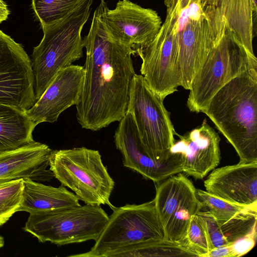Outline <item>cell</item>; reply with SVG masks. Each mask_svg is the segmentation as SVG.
<instances>
[{"label": "cell", "instance_id": "obj_1", "mask_svg": "<svg viewBox=\"0 0 257 257\" xmlns=\"http://www.w3.org/2000/svg\"><path fill=\"white\" fill-rule=\"evenodd\" d=\"M85 77L76 116L83 128L99 131L119 121L127 112L131 84L136 73L134 51L113 39L103 22L100 5L83 39Z\"/></svg>", "mask_w": 257, "mask_h": 257}, {"label": "cell", "instance_id": "obj_2", "mask_svg": "<svg viewBox=\"0 0 257 257\" xmlns=\"http://www.w3.org/2000/svg\"><path fill=\"white\" fill-rule=\"evenodd\" d=\"M203 113L234 148L239 162L257 161V68L224 85Z\"/></svg>", "mask_w": 257, "mask_h": 257}, {"label": "cell", "instance_id": "obj_3", "mask_svg": "<svg viewBox=\"0 0 257 257\" xmlns=\"http://www.w3.org/2000/svg\"><path fill=\"white\" fill-rule=\"evenodd\" d=\"M93 2L82 0L64 18L42 27L43 37L32 54L36 100L60 71L83 56L84 47L81 34L90 16Z\"/></svg>", "mask_w": 257, "mask_h": 257}, {"label": "cell", "instance_id": "obj_4", "mask_svg": "<svg viewBox=\"0 0 257 257\" xmlns=\"http://www.w3.org/2000/svg\"><path fill=\"white\" fill-rule=\"evenodd\" d=\"M49 169L61 185L85 204L115 208L109 200L115 183L98 151L85 147L53 150Z\"/></svg>", "mask_w": 257, "mask_h": 257}, {"label": "cell", "instance_id": "obj_5", "mask_svg": "<svg viewBox=\"0 0 257 257\" xmlns=\"http://www.w3.org/2000/svg\"><path fill=\"white\" fill-rule=\"evenodd\" d=\"M252 68H257L255 55L226 28L192 81L187 101L190 111L203 113L221 88Z\"/></svg>", "mask_w": 257, "mask_h": 257}, {"label": "cell", "instance_id": "obj_6", "mask_svg": "<svg viewBox=\"0 0 257 257\" xmlns=\"http://www.w3.org/2000/svg\"><path fill=\"white\" fill-rule=\"evenodd\" d=\"M108 217L99 205H80L31 212L23 229L41 242L59 246L95 241Z\"/></svg>", "mask_w": 257, "mask_h": 257}, {"label": "cell", "instance_id": "obj_7", "mask_svg": "<svg viewBox=\"0 0 257 257\" xmlns=\"http://www.w3.org/2000/svg\"><path fill=\"white\" fill-rule=\"evenodd\" d=\"M112 210L92 248L69 256L108 257L133 245L166 239L154 199L141 204H127Z\"/></svg>", "mask_w": 257, "mask_h": 257}, {"label": "cell", "instance_id": "obj_8", "mask_svg": "<svg viewBox=\"0 0 257 257\" xmlns=\"http://www.w3.org/2000/svg\"><path fill=\"white\" fill-rule=\"evenodd\" d=\"M163 101L143 75L135 74L131 84L127 111L133 116L145 152L160 163L171 157L170 149L177 134Z\"/></svg>", "mask_w": 257, "mask_h": 257}, {"label": "cell", "instance_id": "obj_9", "mask_svg": "<svg viewBox=\"0 0 257 257\" xmlns=\"http://www.w3.org/2000/svg\"><path fill=\"white\" fill-rule=\"evenodd\" d=\"M205 0L177 2L174 22L178 46L180 86L192 81L216 42L205 10Z\"/></svg>", "mask_w": 257, "mask_h": 257}, {"label": "cell", "instance_id": "obj_10", "mask_svg": "<svg viewBox=\"0 0 257 257\" xmlns=\"http://www.w3.org/2000/svg\"><path fill=\"white\" fill-rule=\"evenodd\" d=\"M166 17L154 40L136 50L142 63L140 72L146 81L162 100L177 91L181 73L178 46L174 22L176 3L164 4Z\"/></svg>", "mask_w": 257, "mask_h": 257}, {"label": "cell", "instance_id": "obj_11", "mask_svg": "<svg viewBox=\"0 0 257 257\" xmlns=\"http://www.w3.org/2000/svg\"><path fill=\"white\" fill-rule=\"evenodd\" d=\"M154 199L166 239L184 241L191 217L204 207L193 183L182 172L171 176L156 188Z\"/></svg>", "mask_w": 257, "mask_h": 257}, {"label": "cell", "instance_id": "obj_12", "mask_svg": "<svg viewBox=\"0 0 257 257\" xmlns=\"http://www.w3.org/2000/svg\"><path fill=\"white\" fill-rule=\"evenodd\" d=\"M32 62L22 45L0 30V103L26 111L36 102Z\"/></svg>", "mask_w": 257, "mask_h": 257}, {"label": "cell", "instance_id": "obj_13", "mask_svg": "<svg viewBox=\"0 0 257 257\" xmlns=\"http://www.w3.org/2000/svg\"><path fill=\"white\" fill-rule=\"evenodd\" d=\"M102 18L110 37L133 49L143 48L159 33L162 22L157 11L142 7L129 0H120L113 10L101 0Z\"/></svg>", "mask_w": 257, "mask_h": 257}, {"label": "cell", "instance_id": "obj_14", "mask_svg": "<svg viewBox=\"0 0 257 257\" xmlns=\"http://www.w3.org/2000/svg\"><path fill=\"white\" fill-rule=\"evenodd\" d=\"M119 122L114 142L122 155L123 166L156 183L183 172L180 153L171 152V157L163 163L154 161L146 154L134 119L129 111Z\"/></svg>", "mask_w": 257, "mask_h": 257}, {"label": "cell", "instance_id": "obj_15", "mask_svg": "<svg viewBox=\"0 0 257 257\" xmlns=\"http://www.w3.org/2000/svg\"><path fill=\"white\" fill-rule=\"evenodd\" d=\"M84 77L83 66L72 64L62 69L26 112L36 125L56 121L62 112L79 101Z\"/></svg>", "mask_w": 257, "mask_h": 257}, {"label": "cell", "instance_id": "obj_16", "mask_svg": "<svg viewBox=\"0 0 257 257\" xmlns=\"http://www.w3.org/2000/svg\"><path fill=\"white\" fill-rule=\"evenodd\" d=\"M175 141L170 152L181 155L182 170L195 179H202L220 161V138L204 119L202 123Z\"/></svg>", "mask_w": 257, "mask_h": 257}, {"label": "cell", "instance_id": "obj_17", "mask_svg": "<svg viewBox=\"0 0 257 257\" xmlns=\"http://www.w3.org/2000/svg\"><path fill=\"white\" fill-rule=\"evenodd\" d=\"M204 185L207 192L230 203L257 205V161L215 168Z\"/></svg>", "mask_w": 257, "mask_h": 257}, {"label": "cell", "instance_id": "obj_18", "mask_svg": "<svg viewBox=\"0 0 257 257\" xmlns=\"http://www.w3.org/2000/svg\"><path fill=\"white\" fill-rule=\"evenodd\" d=\"M205 10L212 33L218 39L225 28L252 55L256 19L251 0H207Z\"/></svg>", "mask_w": 257, "mask_h": 257}, {"label": "cell", "instance_id": "obj_19", "mask_svg": "<svg viewBox=\"0 0 257 257\" xmlns=\"http://www.w3.org/2000/svg\"><path fill=\"white\" fill-rule=\"evenodd\" d=\"M52 151L48 146L35 142L0 154V185L25 178L39 182L51 181L54 176L48 168Z\"/></svg>", "mask_w": 257, "mask_h": 257}, {"label": "cell", "instance_id": "obj_20", "mask_svg": "<svg viewBox=\"0 0 257 257\" xmlns=\"http://www.w3.org/2000/svg\"><path fill=\"white\" fill-rule=\"evenodd\" d=\"M21 204L18 211L29 213L80 205L76 195L61 185L48 186L29 178L23 179Z\"/></svg>", "mask_w": 257, "mask_h": 257}, {"label": "cell", "instance_id": "obj_21", "mask_svg": "<svg viewBox=\"0 0 257 257\" xmlns=\"http://www.w3.org/2000/svg\"><path fill=\"white\" fill-rule=\"evenodd\" d=\"M36 126L26 111L0 103V154L34 143L32 134Z\"/></svg>", "mask_w": 257, "mask_h": 257}, {"label": "cell", "instance_id": "obj_22", "mask_svg": "<svg viewBox=\"0 0 257 257\" xmlns=\"http://www.w3.org/2000/svg\"><path fill=\"white\" fill-rule=\"evenodd\" d=\"M198 256L186 240L174 242L168 240L138 243L117 250L108 257Z\"/></svg>", "mask_w": 257, "mask_h": 257}, {"label": "cell", "instance_id": "obj_23", "mask_svg": "<svg viewBox=\"0 0 257 257\" xmlns=\"http://www.w3.org/2000/svg\"><path fill=\"white\" fill-rule=\"evenodd\" d=\"M82 0H32L42 27L55 23L68 15Z\"/></svg>", "mask_w": 257, "mask_h": 257}, {"label": "cell", "instance_id": "obj_24", "mask_svg": "<svg viewBox=\"0 0 257 257\" xmlns=\"http://www.w3.org/2000/svg\"><path fill=\"white\" fill-rule=\"evenodd\" d=\"M196 195L203 207L208 208L219 225L251 207L230 203L199 189H196Z\"/></svg>", "mask_w": 257, "mask_h": 257}, {"label": "cell", "instance_id": "obj_25", "mask_svg": "<svg viewBox=\"0 0 257 257\" xmlns=\"http://www.w3.org/2000/svg\"><path fill=\"white\" fill-rule=\"evenodd\" d=\"M257 205L249 207L219 225L227 240L231 243L256 229Z\"/></svg>", "mask_w": 257, "mask_h": 257}, {"label": "cell", "instance_id": "obj_26", "mask_svg": "<svg viewBox=\"0 0 257 257\" xmlns=\"http://www.w3.org/2000/svg\"><path fill=\"white\" fill-rule=\"evenodd\" d=\"M23 179L0 185V226L18 212L23 197Z\"/></svg>", "mask_w": 257, "mask_h": 257}, {"label": "cell", "instance_id": "obj_27", "mask_svg": "<svg viewBox=\"0 0 257 257\" xmlns=\"http://www.w3.org/2000/svg\"><path fill=\"white\" fill-rule=\"evenodd\" d=\"M185 239L198 257H204L213 248L205 223L198 213L191 217Z\"/></svg>", "mask_w": 257, "mask_h": 257}, {"label": "cell", "instance_id": "obj_28", "mask_svg": "<svg viewBox=\"0 0 257 257\" xmlns=\"http://www.w3.org/2000/svg\"><path fill=\"white\" fill-rule=\"evenodd\" d=\"M198 214L205 223L213 248L230 243L224 237L219 225L208 210H201Z\"/></svg>", "mask_w": 257, "mask_h": 257}, {"label": "cell", "instance_id": "obj_29", "mask_svg": "<svg viewBox=\"0 0 257 257\" xmlns=\"http://www.w3.org/2000/svg\"><path fill=\"white\" fill-rule=\"evenodd\" d=\"M256 229L230 243L233 257L245 255L254 246L256 240Z\"/></svg>", "mask_w": 257, "mask_h": 257}, {"label": "cell", "instance_id": "obj_30", "mask_svg": "<svg viewBox=\"0 0 257 257\" xmlns=\"http://www.w3.org/2000/svg\"><path fill=\"white\" fill-rule=\"evenodd\" d=\"M230 243L212 248L204 257H233Z\"/></svg>", "mask_w": 257, "mask_h": 257}, {"label": "cell", "instance_id": "obj_31", "mask_svg": "<svg viewBox=\"0 0 257 257\" xmlns=\"http://www.w3.org/2000/svg\"><path fill=\"white\" fill-rule=\"evenodd\" d=\"M10 12L7 4L0 0V23L8 19Z\"/></svg>", "mask_w": 257, "mask_h": 257}, {"label": "cell", "instance_id": "obj_32", "mask_svg": "<svg viewBox=\"0 0 257 257\" xmlns=\"http://www.w3.org/2000/svg\"><path fill=\"white\" fill-rule=\"evenodd\" d=\"M252 5V9L254 14L256 16V12H257V3L256 0H251Z\"/></svg>", "mask_w": 257, "mask_h": 257}, {"label": "cell", "instance_id": "obj_33", "mask_svg": "<svg viewBox=\"0 0 257 257\" xmlns=\"http://www.w3.org/2000/svg\"><path fill=\"white\" fill-rule=\"evenodd\" d=\"M5 244V241L4 237L0 235V248L4 246Z\"/></svg>", "mask_w": 257, "mask_h": 257}, {"label": "cell", "instance_id": "obj_34", "mask_svg": "<svg viewBox=\"0 0 257 257\" xmlns=\"http://www.w3.org/2000/svg\"><path fill=\"white\" fill-rule=\"evenodd\" d=\"M177 2H178V1H181V0H177Z\"/></svg>", "mask_w": 257, "mask_h": 257}, {"label": "cell", "instance_id": "obj_35", "mask_svg": "<svg viewBox=\"0 0 257 257\" xmlns=\"http://www.w3.org/2000/svg\"><path fill=\"white\" fill-rule=\"evenodd\" d=\"M205 1H206V0H205Z\"/></svg>", "mask_w": 257, "mask_h": 257}]
</instances>
